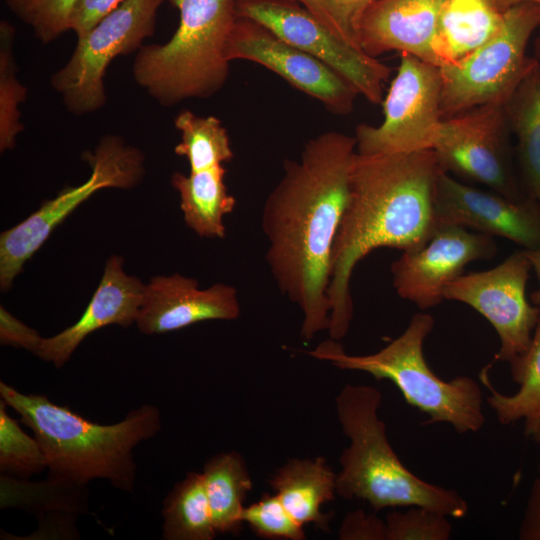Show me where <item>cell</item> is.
<instances>
[{
    "mask_svg": "<svg viewBox=\"0 0 540 540\" xmlns=\"http://www.w3.org/2000/svg\"><path fill=\"white\" fill-rule=\"evenodd\" d=\"M433 327L430 314L416 313L404 332L376 353L349 355L331 339L309 354L340 369L391 381L408 404L428 416L424 424L447 423L460 434L476 433L485 424L481 388L469 376L444 381L431 370L423 345Z\"/></svg>",
    "mask_w": 540,
    "mask_h": 540,
    "instance_id": "obj_6",
    "label": "cell"
},
{
    "mask_svg": "<svg viewBox=\"0 0 540 540\" xmlns=\"http://www.w3.org/2000/svg\"><path fill=\"white\" fill-rule=\"evenodd\" d=\"M336 476L324 457L291 459L269 483L291 516L302 526L314 524L328 530L330 517L322 513L324 503L334 500Z\"/></svg>",
    "mask_w": 540,
    "mask_h": 540,
    "instance_id": "obj_21",
    "label": "cell"
},
{
    "mask_svg": "<svg viewBox=\"0 0 540 540\" xmlns=\"http://www.w3.org/2000/svg\"><path fill=\"white\" fill-rule=\"evenodd\" d=\"M540 26V5L521 3L504 11L499 31L466 57L440 67L443 119L477 106L506 105L536 61L526 53Z\"/></svg>",
    "mask_w": 540,
    "mask_h": 540,
    "instance_id": "obj_7",
    "label": "cell"
},
{
    "mask_svg": "<svg viewBox=\"0 0 540 540\" xmlns=\"http://www.w3.org/2000/svg\"><path fill=\"white\" fill-rule=\"evenodd\" d=\"M181 141L174 152L185 157L190 171H201L230 161L234 154L227 130L215 116H199L181 111L174 120Z\"/></svg>",
    "mask_w": 540,
    "mask_h": 540,
    "instance_id": "obj_27",
    "label": "cell"
},
{
    "mask_svg": "<svg viewBox=\"0 0 540 540\" xmlns=\"http://www.w3.org/2000/svg\"><path fill=\"white\" fill-rule=\"evenodd\" d=\"M532 265L524 249L496 267L462 274L444 290V298L467 304L494 328L500 348L495 361L510 362L528 348L540 319V306L526 297Z\"/></svg>",
    "mask_w": 540,
    "mask_h": 540,
    "instance_id": "obj_13",
    "label": "cell"
},
{
    "mask_svg": "<svg viewBox=\"0 0 540 540\" xmlns=\"http://www.w3.org/2000/svg\"><path fill=\"white\" fill-rule=\"evenodd\" d=\"M162 513L165 540H212L217 533L202 473H187L164 500Z\"/></svg>",
    "mask_w": 540,
    "mask_h": 540,
    "instance_id": "obj_26",
    "label": "cell"
},
{
    "mask_svg": "<svg viewBox=\"0 0 540 540\" xmlns=\"http://www.w3.org/2000/svg\"><path fill=\"white\" fill-rule=\"evenodd\" d=\"M356 152L355 137L338 131L310 139L298 160L284 162L264 204L266 262L278 288L301 310L306 340L329 329L332 248Z\"/></svg>",
    "mask_w": 540,
    "mask_h": 540,
    "instance_id": "obj_1",
    "label": "cell"
},
{
    "mask_svg": "<svg viewBox=\"0 0 540 540\" xmlns=\"http://www.w3.org/2000/svg\"><path fill=\"white\" fill-rule=\"evenodd\" d=\"M443 2L375 0L360 23L361 49L375 58L389 51H399L438 66L432 42Z\"/></svg>",
    "mask_w": 540,
    "mask_h": 540,
    "instance_id": "obj_19",
    "label": "cell"
},
{
    "mask_svg": "<svg viewBox=\"0 0 540 540\" xmlns=\"http://www.w3.org/2000/svg\"><path fill=\"white\" fill-rule=\"evenodd\" d=\"M225 55L229 62L247 60L266 67L335 115H348L354 108L358 93L345 79L254 20L237 17Z\"/></svg>",
    "mask_w": 540,
    "mask_h": 540,
    "instance_id": "obj_14",
    "label": "cell"
},
{
    "mask_svg": "<svg viewBox=\"0 0 540 540\" xmlns=\"http://www.w3.org/2000/svg\"><path fill=\"white\" fill-rule=\"evenodd\" d=\"M202 476L215 530L237 534L243 525V503L252 489L244 459L237 452L216 455L205 464Z\"/></svg>",
    "mask_w": 540,
    "mask_h": 540,
    "instance_id": "obj_25",
    "label": "cell"
},
{
    "mask_svg": "<svg viewBox=\"0 0 540 540\" xmlns=\"http://www.w3.org/2000/svg\"><path fill=\"white\" fill-rule=\"evenodd\" d=\"M78 0H5L8 9L28 25L33 35L48 44L70 30L69 21Z\"/></svg>",
    "mask_w": 540,
    "mask_h": 540,
    "instance_id": "obj_30",
    "label": "cell"
},
{
    "mask_svg": "<svg viewBox=\"0 0 540 540\" xmlns=\"http://www.w3.org/2000/svg\"><path fill=\"white\" fill-rule=\"evenodd\" d=\"M508 364L519 389L511 395L497 391L491 385L488 365L479 375L490 390L487 402L500 424L508 426L522 421L524 435L540 444V319L526 351Z\"/></svg>",
    "mask_w": 540,
    "mask_h": 540,
    "instance_id": "obj_22",
    "label": "cell"
},
{
    "mask_svg": "<svg viewBox=\"0 0 540 540\" xmlns=\"http://www.w3.org/2000/svg\"><path fill=\"white\" fill-rule=\"evenodd\" d=\"M123 1L124 0H78L70 16V30L75 33L77 38L84 36Z\"/></svg>",
    "mask_w": 540,
    "mask_h": 540,
    "instance_id": "obj_35",
    "label": "cell"
},
{
    "mask_svg": "<svg viewBox=\"0 0 540 540\" xmlns=\"http://www.w3.org/2000/svg\"><path fill=\"white\" fill-rule=\"evenodd\" d=\"M6 403L0 401V469L2 472L29 477L47 467L38 441L31 438L11 418Z\"/></svg>",
    "mask_w": 540,
    "mask_h": 540,
    "instance_id": "obj_29",
    "label": "cell"
},
{
    "mask_svg": "<svg viewBox=\"0 0 540 540\" xmlns=\"http://www.w3.org/2000/svg\"><path fill=\"white\" fill-rule=\"evenodd\" d=\"M535 57L540 61V37L534 42Z\"/></svg>",
    "mask_w": 540,
    "mask_h": 540,
    "instance_id": "obj_40",
    "label": "cell"
},
{
    "mask_svg": "<svg viewBox=\"0 0 540 540\" xmlns=\"http://www.w3.org/2000/svg\"><path fill=\"white\" fill-rule=\"evenodd\" d=\"M503 13L494 0H444L432 42L437 65L454 63L490 40Z\"/></svg>",
    "mask_w": 540,
    "mask_h": 540,
    "instance_id": "obj_20",
    "label": "cell"
},
{
    "mask_svg": "<svg viewBox=\"0 0 540 540\" xmlns=\"http://www.w3.org/2000/svg\"><path fill=\"white\" fill-rule=\"evenodd\" d=\"M342 540H386V522L374 513L354 510L345 516L339 529Z\"/></svg>",
    "mask_w": 540,
    "mask_h": 540,
    "instance_id": "obj_34",
    "label": "cell"
},
{
    "mask_svg": "<svg viewBox=\"0 0 540 540\" xmlns=\"http://www.w3.org/2000/svg\"><path fill=\"white\" fill-rule=\"evenodd\" d=\"M15 29L7 21L0 23V151L15 147L23 131L18 105L26 100L27 89L17 79L13 53Z\"/></svg>",
    "mask_w": 540,
    "mask_h": 540,
    "instance_id": "obj_28",
    "label": "cell"
},
{
    "mask_svg": "<svg viewBox=\"0 0 540 540\" xmlns=\"http://www.w3.org/2000/svg\"><path fill=\"white\" fill-rule=\"evenodd\" d=\"M441 94L440 67L402 53L397 74L381 103L382 123L356 127L357 153L385 155L433 149L443 120Z\"/></svg>",
    "mask_w": 540,
    "mask_h": 540,
    "instance_id": "obj_10",
    "label": "cell"
},
{
    "mask_svg": "<svg viewBox=\"0 0 540 540\" xmlns=\"http://www.w3.org/2000/svg\"><path fill=\"white\" fill-rule=\"evenodd\" d=\"M524 251L531 262L539 283V288L531 293L530 299L534 305L540 306V248L534 250L524 249Z\"/></svg>",
    "mask_w": 540,
    "mask_h": 540,
    "instance_id": "obj_38",
    "label": "cell"
},
{
    "mask_svg": "<svg viewBox=\"0 0 540 540\" xmlns=\"http://www.w3.org/2000/svg\"><path fill=\"white\" fill-rule=\"evenodd\" d=\"M226 169L218 165L185 175L175 172L171 185L179 193L180 209L186 225L198 236L224 238V217L236 205L234 196L228 193L224 183Z\"/></svg>",
    "mask_w": 540,
    "mask_h": 540,
    "instance_id": "obj_23",
    "label": "cell"
},
{
    "mask_svg": "<svg viewBox=\"0 0 540 540\" xmlns=\"http://www.w3.org/2000/svg\"><path fill=\"white\" fill-rule=\"evenodd\" d=\"M292 1L305 7L340 40L362 50L359 44L360 23L365 11L375 0Z\"/></svg>",
    "mask_w": 540,
    "mask_h": 540,
    "instance_id": "obj_32",
    "label": "cell"
},
{
    "mask_svg": "<svg viewBox=\"0 0 540 540\" xmlns=\"http://www.w3.org/2000/svg\"><path fill=\"white\" fill-rule=\"evenodd\" d=\"M237 17L254 20L321 61L372 104H381L389 66L336 37L311 12L292 0H237Z\"/></svg>",
    "mask_w": 540,
    "mask_h": 540,
    "instance_id": "obj_12",
    "label": "cell"
},
{
    "mask_svg": "<svg viewBox=\"0 0 540 540\" xmlns=\"http://www.w3.org/2000/svg\"><path fill=\"white\" fill-rule=\"evenodd\" d=\"M441 171L433 149L385 155L356 152L331 255L332 340L344 338L353 319L350 282L355 266L377 248L416 250L436 230L434 196Z\"/></svg>",
    "mask_w": 540,
    "mask_h": 540,
    "instance_id": "obj_2",
    "label": "cell"
},
{
    "mask_svg": "<svg viewBox=\"0 0 540 540\" xmlns=\"http://www.w3.org/2000/svg\"><path fill=\"white\" fill-rule=\"evenodd\" d=\"M42 338L36 330L25 325L1 307L0 341L2 345L21 347L36 354Z\"/></svg>",
    "mask_w": 540,
    "mask_h": 540,
    "instance_id": "obj_36",
    "label": "cell"
},
{
    "mask_svg": "<svg viewBox=\"0 0 540 540\" xmlns=\"http://www.w3.org/2000/svg\"><path fill=\"white\" fill-rule=\"evenodd\" d=\"M434 211L437 227L457 225L506 238L526 250L540 248V204L526 196L512 199L438 175Z\"/></svg>",
    "mask_w": 540,
    "mask_h": 540,
    "instance_id": "obj_16",
    "label": "cell"
},
{
    "mask_svg": "<svg viewBox=\"0 0 540 540\" xmlns=\"http://www.w3.org/2000/svg\"><path fill=\"white\" fill-rule=\"evenodd\" d=\"M381 401L377 388L363 384H346L336 397L337 417L350 441L340 456L337 494L366 501L375 511L421 506L465 517L468 504L457 491L419 478L401 462L378 416Z\"/></svg>",
    "mask_w": 540,
    "mask_h": 540,
    "instance_id": "obj_4",
    "label": "cell"
},
{
    "mask_svg": "<svg viewBox=\"0 0 540 540\" xmlns=\"http://www.w3.org/2000/svg\"><path fill=\"white\" fill-rule=\"evenodd\" d=\"M505 107L510 131L517 138L523 189L540 204V61L537 58Z\"/></svg>",
    "mask_w": 540,
    "mask_h": 540,
    "instance_id": "obj_24",
    "label": "cell"
},
{
    "mask_svg": "<svg viewBox=\"0 0 540 540\" xmlns=\"http://www.w3.org/2000/svg\"><path fill=\"white\" fill-rule=\"evenodd\" d=\"M0 395L34 432L57 483L82 486L103 478L118 489L131 490L135 479L132 450L160 429L159 412L150 405L131 411L118 423L101 425L46 396L23 394L4 382Z\"/></svg>",
    "mask_w": 540,
    "mask_h": 540,
    "instance_id": "obj_3",
    "label": "cell"
},
{
    "mask_svg": "<svg viewBox=\"0 0 540 540\" xmlns=\"http://www.w3.org/2000/svg\"><path fill=\"white\" fill-rule=\"evenodd\" d=\"M123 263L119 255L109 257L101 281L82 316L60 333L42 338L37 356L60 368L92 332L111 324L129 327L136 323L145 284L136 276L126 274Z\"/></svg>",
    "mask_w": 540,
    "mask_h": 540,
    "instance_id": "obj_18",
    "label": "cell"
},
{
    "mask_svg": "<svg viewBox=\"0 0 540 540\" xmlns=\"http://www.w3.org/2000/svg\"><path fill=\"white\" fill-rule=\"evenodd\" d=\"M496 252L491 235L457 225L439 226L422 247L404 251L394 261L393 286L401 298L426 310L445 299V288L463 274L466 265L490 259Z\"/></svg>",
    "mask_w": 540,
    "mask_h": 540,
    "instance_id": "obj_15",
    "label": "cell"
},
{
    "mask_svg": "<svg viewBox=\"0 0 540 540\" xmlns=\"http://www.w3.org/2000/svg\"><path fill=\"white\" fill-rule=\"evenodd\" d=\"M520 540H540V462L518 528Z\"/></svg>",
    "mask_w": 540,
    "mask_h": 540,
    "instance_id": "obj_37",
    "label": "cell"
},
{
    "mask_svg": "<svg viewBox=\"0 0 540 540\" xmlns=\"http://www.w3.org/2000/svg\"><path fill=\"white\" fill-rule=\"evenodd\" d=\"M449 516L438 511L410 506L386 517V540H448L452 532Z\"/></svg>",
    "mask_w": 540,
    "mask_h": 540,
    "instance_id": "obj_31",
    "label": "cell"
},
{
    "mask_svg": "<svg viewBox=\"0 0 540 540\" xmlns=\"http://www.w3.org/2000/svg\"><path fill=\"white\" fill-rule=\"evenodd\" d=\"M83 159L91 166L87 181L67 187L25 220L0 235V288L8 291L24 264L41 248L52 232L84 201L104 188L131 189L143 178V153L115 135L103 137L95 151Z\"/></svg>",
    "mask_w": 540,
    "mask_h": 540,
    "instance_id": "obj_8",
    "label": "cell"
},
{
    "mask_svg": "<svg viewBox=\"0 0 540 540\" xmlns=\"http://www.w3.org/2000/svg\"><path fill=\"white\" fill-rule=\"evenodd\" d=\"M166 1L178 9L179 25L168 42L137 51L133 77L165 107L209 98L229 77L225 50L237 19V0Z\"/></svg>",
    "mask_w": 540,
    "mask_h": 540,
    "instance_id": "obj_5",
    "label": "cell"
},
{
    "mask_svg": "<svg viewBox=\"0 0 540 540\" xmlns=\"http://www.w3.org/2000/svg\"><path fill=\"white\" fill-rule=\"evenodd\" d=\"M242 520L262 538L305 539L303 526L291 516L276 494H266L257 502L244 507Z\"/></svg>",
    "mask_w": 540,
    "mask_h": 540,
    "instance_id": "obj_33",
    "label": "cell"
},
{
    "mask_svg": "<svg viewBox=\"0 0 540 540\" xmlns=\"http://www.w3.org/2000/svg\"><path fill=\"white\" fill-rule=\"evenodd\" d=\"M240 315L236 288L224 283L199 288L196 279L175 273L153 277L144 287L136 325L144 334H162L207 320Z\"/></svg>",
    "mask_w": 540,
    "mask_h": 540,
    "instance_id": "obj_17",
    "label": "cell"
},
{
    "mask_svg": "<svg viewBox=\"0 0 540 540\" xmlns=\"http://www.w3.org/2000/svg\"><path fill=\"white\" fill-rule=\"evenodd\" d=\"M506 107L477 106L443 119L433 147L440 168L512 199L528 196L514 171Z\"/></svg>",
    "mask_w": 540,
    "mask_h": 540,
    "instance_id": "obj_11",
    "label": "cell"
},
{
    "mask_svg": "<svg viewBox=\"0 0 540 540\" xmlns=\"http://www.w3.org/2000/svg\"><path fill=\"white\" fill-rule=\"evenodd\" d=\"M166 0H124L88 33L77 38L68 62L51 76V87L66 109L81 116L100 110L107 101L104 76L111 61L138 51L156 28Z\"/></svg>",
    "mask_w": 540,
    "mask_h": 540,
    "instance_id": "obj_9",
    "label": "cell"
},
{
    "mask_svg": "<svg viewBox=\"0 0 540 540\" xmlns=\"http://www.w3.org/2000/svg\"><path fill=\"white\" fill-rule=\"evenodd\" d=\"M499 9L504 12L521 3H535L540 5V0H494Z\"/></svg>",
    "mask_w": 540,
    "mask_h": 540,
    "instance_id": "obj_39",
    "label": "cell"
}]
</instances>
